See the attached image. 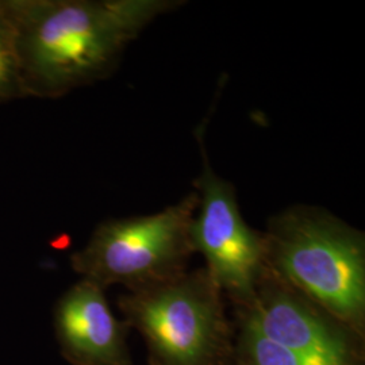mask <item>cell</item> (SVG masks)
Wrapping results in <instances>:
<instances>
[{
    "mask_svg": "<svg viewBox=\"0 0 365 365\" xmlns=\"http://www.w3.org/2000/svg\"><path fill=\"white\" fill-rule=\"evenodd\" d=\"M27 98L56 99L108 78L134 39L178 0H0Z\"/></svg>",
    "mask_w": 365,
    "mask_h": 365,
    "instance_id": "6da1fadb",
    "label": "cell"
},
{
    "mask_svg": "<svg viewBox=\"0 0 365 365\" xmlns=\"http://www.w3.org/2000/svg\"><path fill=\"white\" fill-rule=\"evenodd\" d=\"M265 264L365 336V237L327 210L292 206L268 222Z\"/></svg>",
    "mask_w": 365,
    "mask_h": 365,
    "instance_id": "7a4b0ae2",
    "label": "cell"
},
{
    "mask_svg": "<svg viewBox=\"0 0 365 365\" xmlns=\"http://www.w3.org/2000/svg\"><path fill=\"white\" fill-rule=\"evenodd\" d=\"M123 322L144 339L149 365H230L235 327L225 295L206 268L128 291Z\"/></svg>",
    "mask_w": 365,
    "mask_h": 365,
    "instance_id": "3957f363",
    "label": "cell"
},
{
    "mask_svg": "<svg viewBox=\"0 0 365 365\" xmlns=\"http://www.w3.org/2000/svg\"><path fill=\"white\" fill-rule=\"evenodd\" d=\"M196 207L194 191L156 214L102 222L86 247L72 255L71 265L103 289L120 284L134 291L182 274L195 253L191 226Z\"/></svg>",
    "mask_w": 365,
    "mask_h": 365,
    "instance_id": "277c9868",
    "label": "cell"
},
{
    "mask_svg": "<svg viewBox=\"0 0 365 365\" xmlns=\"http://www.w3.org/2000/svg\"><path fill=\"white\" fill-rule=\"evenodd\" d=\"M235 307L248 324L312 365H365V336L327 313L267 264L250 299Z\"/></svg>",
    "mask_w": 365,
    "mask_h": 365,
    "instance_id": "5b68a950",
    "label": "cell"
},
{
    "mask_svg": "<svg viewBox=\"0 0 365 365\" xmlns=\"http://www.w3.org/2000/svg\"><path fill=\"white\" fill-rule=\"evenodd\" d=\"M200 146L203 170L195 180L192 245L205 257V268L223 295L238 306L250 299L265 267L264 235L242 218L235 185L212 170L202 141Z\"/></svg>",
    "mask_w": 365,
    "mask_h": 365,
    "instance_id": "8992f818",
    "label": "cell"
},
{
    "mask_svg": "<svg viewBox=\"0 0 365 365\" xmlns=\"http://www.w3.org/2000/svg\"><path fill=\"white\" fill-rule=\"evenodd\" d=\"M60 349L72 365H131L129 327L113 313L105 289L80 279L54 309Z\"/></svg>",
    "mask_w": 365,
    "mask_h": 365,
    "instance_id": "52a82bcc",
    "label": "cell"
},
{
    "mask_svg": "<svg viewBox=\"0 0 365 365\" xmlns=\"http://www.w3.org/2000/svg\"><path fill=\"white\" fill-rule=\"evenodd\" d=\"M235 351L230 365H312L264 337L248 324L235 319Z\"/></svg>",
    "mask_w": 365,
    "mask_h": 365,
    "instance_id": "ba28073f",
    "label": "cell"
},
{
    "mask_svg": "<svg viewBox=\"0 0 365 365\" xmlns=\"http://www.w3.org/2000/svg\"><path fill=\"white\" fill-rule=\"evenodd\" d=\"M27 98L14 29L0 4V105Z\"/></svg>",
    "mask_w": 365,
    "mask_h": 365,
    "instance_id": "9c48e42d",
    "label": "cell"
}]
</instances>
